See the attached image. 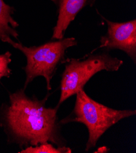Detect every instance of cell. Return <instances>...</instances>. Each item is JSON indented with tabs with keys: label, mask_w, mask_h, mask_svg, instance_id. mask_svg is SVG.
<instances>
[{
	"label": "cell",
	"mask_w": 136,
	"mask_h": 153,
	"mask_svg": "<svg viewBox=\"0 0 136 153\" xmlns=\"http://www.w3.org/2000/svg\"><path fill=\"white\" fill-rule=\"evenodd\" d=\"M12 47L20 50L26 58V65L23 68L26 74L25 89L36 78L43 76L47 82V90H51V81L58 67L65 64L67 50L77 45L74 37L51 40L39 46L27 47L13 40L8 42Z\"/></svg>",
	"instance_id": "3"
},
{
	"label": "cell",
	"mask_w": 136,
	"mask_h": 153,
	"mask_svg": "<svg viewBox=\"0 0 136 153\" xmlns=\"http://www.w3.org/2000/svg\"><path fill=\"white\" fill-rule=\"evenodd\" d=\"M15 11L13 6L7 4L4 0H0V40L3 42L8 43L12 38L20 42L16 30L19 24L12 17Z\"/></svg>",
	"instance_id": "7"
},
{
	"label": "cell",
	"mask_w": 136,
	"mask_h": 153,
	"mask_svg": "<svg viewBox=\"0 0 136 153\" xmlns=\"http://www.w3.org/2000/svg\"><path fill=\"white\" fill-rule=\"evenodd\" d=\"M57 6L58 17L51 40H60L78 13L85 7L92 6L96 0H52Z\"/></svg>",
	"instance_id": "6"
},
{
	"label": "cell",
	"mask_w": 136,
	"mask_h": 153,
	"mask_svg": "<svg viewBox=\"0 0 136 153\" xmlns=\"http://www.w3.org/2000/svg\"><path fill=\"white\" fill-rule=\"evenodd\" d=\"M108 25L107 33L100 39L97 49L104 51L120 50L125 52L136 62V20L118 23L111 22L101 16Z\"/></svg>",
	"instance_id": "5"
},
{
	"label": "cell",
	"mask_w": 136,
	"mask_h": 153,
	"mask_svg": "<svg viewBox=\"0 0 136 153\" xmlns=\"http://www.w3.org/2000/svg\"><path fill=\"white\" fill-rule=\"evenodd\" d=\"M11 56L9 51L0 54V81L4 77L9 78L12 74V70L9 67L12 61Z\"/></svg>",
	"instance_id": "9"
},
{
	"label": "cell",
	"mask_w": 136,
	"mask_h": 153,
	"mask_svg": "<svg viewBox=\"0 0 136 153\" xmlns=\"http://www.w3.org/2000/svg\"><path fill=\"white\" fill-rule=\"evenodd\" d=\"M19 153H71V149L64 146H55L53 144L46 142L36 146H30L21 150Z\"/></svg>",
	"instance_id": "8"
},
{
	"label": "cell",
	"mask_w": 136,
	"mask_h": 153,
	"mask_svg": "<svg viewBox=\"0 0 136 153\" xmlns=\"http://www.w3.org/2000/svg\"><path fill=\"white\" fill-rule=\"evenodd\" d=\"M76 102L70 115L60 121L61 125L72 122L84 124L88 138L85 151L94 148L100 137L111 126L123 119L136 114L135 110H117L92 100L81 90L76 94Z\"/></svg>",
	"instance_id": "2"
},
{
	"label": "cell",
	"mask_w": 136,
	"mask_h": 153,
	"mask_svg": "<svg viewBox=\"0 0 136 153\" xmlns=\"http://www.w3.org/2000/svg\"><path fill=\"white\" fill-rule=\"evenodd\" d=\"M123 61L108 51L90 53L83 59H67L60 81V95L57 106L83 90L85 85L97 73L106 70L116 71Z\"/></svg>",
	"instance_id": "4"
},
{
	"label": "cell",
	"mask_w": 136,
	"mask_h": 153,
	"mask_svg": "<svg viewBox=\"0 0 136 153\" xmlns=\"http://www.w3.org/2000/svg\"><path fill=\"white\" fill-rule=\"evenodd\" d=\"M25 88L9 94V101L0 109V126L7 134V142L26 148L49 142L66 146L61 134L57 112L59 107L47 108L50 94L42 100L27 97Z\"/></svg>",
	"instance_id": "1"
}]
</instances>
